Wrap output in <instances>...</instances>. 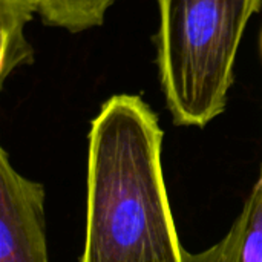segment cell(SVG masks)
Listing matches in <instances>:
<instances>
[{"label": "cell", "instance_id": "1", "mask_svg": "<svg viewBox=\"0 0 262 262\" xmlns=\"http://www.w3.org/2000/svg\"><path fill=\"white\" fill-rule=\"evenodd\" d=\"M163 129L137 95L111 97L89 132L80 262H184L161 164Z\"/></svg>", "mask_w": 262, "mask_h": 262}, {"label": "cell", "instance_id": "2", "mask_svg": "<svg viewBox=\"0 0 262 262\" xmlns=\"http://www.w3.org/2000/svg\"><path fill=\"white\" fill-rule=\"evenodd\" d=\"M261 0H158V71L178 126L204 127L224 112L236 54Z\"/></svg>", "mask_w": 262, "mask_h": 262}, {"label": "cell", "instance_id": "3", "mask_svg": "<svg viewBox=\"0 0 262 262\" xmlns=\"http://www.w3.org/2000/svg\"><path fill=\"white\" fill-rule=\"evenodd\" d=\"M0 262H49L45 187L20 175L0 149Z\"/></svg>", "mask_w": 262, "mask_h": 262}, {"label": "cell", "instance_id": "4", "mask_svg": "<svg viewBox=\"0 0 262 262\" xmlns=\"http://www.w3.org/2000/svg\"><path fill=\"white\" fill-rule=\"evenodd\" d=\"M184 262H262V170L229 232L203 252L184 249Z\"/></svg>", "mask_w": 262, "mask_h": 262}, {"label": "cell", "instance_id": "5", "mask_svg": "<svg viewBox=\"0 0 262 262\" xmlns=\"http://www.w3.org/2000/svg\"><path fill=\"white\" fill-rule=\"evenodd\" d=\"M37 12L35 0H0L2 83L18 66L34 61V49L25 37V26Z\"/></svg>", "mask_w": 262, "mask_h": 262}, {"label": "cell", "instance_id": "6", "mask_svg": "<svg viewBox=\"0 0 262 262\" xmlns=\"http://www.w3.org/2000/svg\"><path fill=\"white\" fill-rule=\"evenodd\" d=\"M115 0H35L37 12L49 26L81 32L101 26Z\"/></svg>", "mask_w": 262, "mask_h": 262}, {"label": "cell", "instance_id": "7", "mask_svg": "<svg viewBox=\"0 0 262 262\" xmlns=\"http://www.w3.org/2000/svg\"><path fill=\"white\" fill-rule=\"evenodd\" d=\"M261 170H262V167H261Z\"/></svg>", "mask_w": 262, "mask_h": 262}]
</instances>
